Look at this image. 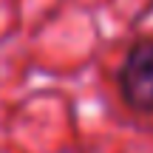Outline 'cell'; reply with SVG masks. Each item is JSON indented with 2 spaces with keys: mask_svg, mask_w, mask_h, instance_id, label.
Instances as JSON below:
<instances>
[{
  "mask_svg": "<svg viewBox=\"0 0 153 153\" xmlns=\"http://www.w3.org/2000/svg\"><path fill=\"white\" fill-rule=\"evenodd\" d=\"M116 88L131 111L153 114V37H139L128 48L116 71Z\"/></svg>",
  "mask_w": 153,
  "mask_h": 153,
  "instance_id": "1",
  "label": "cell"
}]
</instances>
